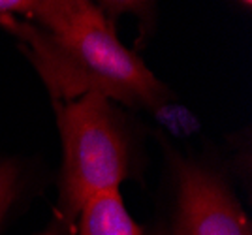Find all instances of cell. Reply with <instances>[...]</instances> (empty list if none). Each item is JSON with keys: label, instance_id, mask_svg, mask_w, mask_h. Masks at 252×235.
I'll use <instances>...</instances> for the list:
<instances>
[{"label": "cell", "instance_id": "6da1fadb", "mask_svg": "<svg viewBox=\"0 0 252 235\" xmlns=\"http://www.w3.org/2000/svg\"><path fill=\"white\" fill-rule=\"evenodd\" d=\"M0 27L17 40L53 104L98 92L119 106L155 111L173 98L93 0H34L29 17L0 15Z\"/></svg>", "mask_w": 252, "mask_h": 235}, {"label": "cell", "instance_id": "7a4b0ae2", "mask_svg": "<svg viewBox=\"0 0 252 235\" xmlns=\"http://www.w3.org/2000/svg\"><path fill=\"white\" fill-rule=\"evenodd\" d=\"M63 143L55 222L47 235H75L85 205L119 192L136 166V134L123 106L98 92L53 104Z\"/></svg>", "mask_w": 252, "mask_h": 235}, {"label": "cell", "instance_id": "3957f363", "mask_svg": "<svg viewBox=\"0 0 252 235\" xmlns=\"http://www.w3.org/2000/svg\"><path fill=\"white\" fill-rule=\"evenodd\" d=\"M175 211L160 235H252L251 222L228 179L211 162L169 150Z\"/></svg>", "mask_w": 252, "mask_h": 235}, {"label": "cell", "instance_id": "277c9868", "mask_svg": "<svg viewBox=\"0 0 252 235\" xmlns=\"http://www.w3.org/2000/svg\"><path fill=\"white\" fill-rule=\"evenodd\" d=\"M75 235H143L132 220L121 192H107L93 198L77 220Z\"/></svg>", "mask_w": 252, "mask_h": 235}, {"label": "cell", "instance_id": "5b68a950", "mask_svg": "<svg viewBox=\"0 0 252 235\" xmlns=\"http://www.w3.org/2000/svg\"><path fill=\"white\" fill-rule=\"evenodd\" d=\"M98 10L115 25L119 17H136L141 29V38L151 36L157 23L158 0H93Z\"/></svg>", "mask_w": 252, "mask_h": 235}, {"label": "cell", "instance_id": "8992f818", "mask_svg": "<svg viewBox=\"0 0 252 235\" xmlns=\"http://www.w3.org/2000/svg\"><path fill=\"white\" fill-rule=\"evenodd\" d=\"M19 188V168L13 160H0V222Z\"/></svg>", "mask_w": 252, "mask_h": 235}, {"label": "cell", "instance_id": "52a82bcc", "mask_svg": "<svg viewBox=\"0 0 252 235\" xmlns=\"http://www.w3.org/2000/svg\"><path fill=\"white\" fill-rule=\"evenodd\" d=\"M34 0H0V15H17L29 17Z\"/></svg>", "mask_w": 252, "mask_h": 235}, {"label": "cell", "instance_id": "ba28073f", "mask_svg": "<svg viewBox=\"0 0 252 235\" xmlns=\"http://www.w3.org/2000/svg\"><path fill=\"white\" fill-rule=\"evenodd\" d=\"M237 4H241L245 10L249 11L252 8V0H237Z\"/></svg>", "mask_w": 252, "mask_h": 235}]
</instances>
